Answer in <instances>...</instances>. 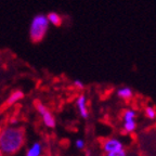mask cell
<instances>
[{"label":"cell","instance_id":"obj_1","mask_svg":"<svg viewBox=\"0 0 156 156\" xmlns=\"http://www.w3.org/2000/svg\"><path fill=\"white\" fill-rule=\"evenodd\" d=\"M25 130L23 127L10 126L0 129V154L2 156H12L24 146Z\"/></svg>","mask_w":156,"mask_h":156},{"label":"cell","instance_id":"obj_2","mask_svg":"<svg viewBox=\"0 0 156 156\" xmlns=\"http://www.w3.org/2000/svg\"><path fill=\"white\" fill-rule=\"evenodd\" d=\"M49 28V20L47 15L37 14L33 17L29 26V37L34 44L41 41L44 38Z\"/></svg>","mask_w":156,"mask_h":156},{"label":"cell","instance_id":"obj_3","mask_svg":"<svg viewBox=\"0 0 156 156\" xmlns=\"http://www.w3.org/2000/svg\"><path fill=\"white\" fill-rule=\"evenodd\" d=\"M35 106H36L37 112L39 113V115L41 117L42 122H44V126L48 127V128H54L56 124L55 118H54L53 114L48 110V107L44 104H42L41 102H39V101H36Z\"/></svg>","mask_w":156,"mask_h":156},{"label":"cell","instance_id":"obj_4","mask_svg":"<svg viewBox=\"0 0 156 156\" xmlns=\"http://www.w3.org/2000/svg\"><path fill=\"white\" fill-rule=\"evenodd\" d=\"M102 149L104 153H112V152L124 150V144L120 140L116 138H107L102 141Z\"/></svg>","mask_w":156,"mask_h":156},{"label":"cell","instance_id":"obj_5","mask_svg":"<svg viewBox=\"0 0 156 156\" xmlns=\"http://www.w3.org/2000/svg\"><path fill=\"white\" fill-rule=\"evenodd\" d=\"M76 107H77L78 113L83 118H88L89 116V111H88V102L87 98L85 94H80L76 99Z\"/></svg>","mask_w":156,"mask_h":156},{"label":"cell","instance_id":"obj_6","mask_svg":"<svg viewBox=\"0 0 156 156\" xmlns=\"http://www.w3.org/2000/svg\"><path fill=\"white\" fill-rule=\"evenodd\" d=\"M44 146L40 142H34L26 151V156H42Z\"/></svg>","mask_w":156,"mask_h":156},{"label":"cell","instance_id":"obj_7","mask_svg":"<svg viewBox=\"0 0 156 156\" xmlns=\"http://www.w3.org/2000/svg\"><path fill=\"white\" fill-rule=\"evenodd\" d=\"M23 98H24L23 91H21V90L13 91V92L8 97L7 101H5V105H8V106H12V105L16 104L19 101L22 100Z\"/></svg>","mask_w":156,"mask_h":156},{"label":"cell","instance_id":"obj_8","mask_svg":"<svg viewBox=\"0 0 156 156\" xmlns=\"http://www.w3.org/2000/svg\"><path fill=\"white\" fill-rule=\"evenodd\" d=\"M117 95H118V98L122 99V100L128 101L133 97V91L129 87H122L117 90Z\"/></svg>","mask_w":156,"mask_h":156},{"label":"cell","instance_id":"obj_9","mask_svg":"<svg viewBox=\"0 0 156 156\" xmlns=\"http://www.w3.org/2000/svg\"><path fill=\"white\" fill-rule=\"evenodd\" d=\"M49 20V23L53 24L54 26H61L62 25V16L56 12H50L47 15Z\"/></svg>","mask_w":156,"mask_h":156},{"label":"cell","instance_id":"obj_10","mask_svg":"<svg viewBox=\"0 0 156 156\" xmlns=\"http://www.w3.org/2000/svg\"><path fill=\"white\" fill-rule=\"evenodd\" d=\"M136 129V120H130V122H122V130L125 133H132Z\"/></svg>","mask_w":156,"mask_h":156},{"label":"cell","instance_id":"obj_11","mask_svg":"<svg viewBox=\"0 0 156 156\" xmlns=\"http://www.w3.org/2000/svg\"><path fill=\"white\" fill-rule=\"evenodd\" d=\"M136 112L132 108H127L122 113V122H130V120H136Z\"/></svg>","mask_w":156,"mask_h":156},{"label":"cell","instance_id":"obj_12","mask_svg":"<svg viewBox=\"0 0 156 156\" xmlns=\"http://www.w3.org/2000/svg\"><path fill=\"white\" fill-rule=\"evenodd\" d=\"M144 114L145 116L151 120H154L156 118V110L155 107L152 106V105H147V106L144 108Z\"/></svg>","mask_w":156,"mask_h":156},{"label":"cell","instance_id":"obj_13","mask_svg":"<svg viewBox=\"0 0 156 156\" xmlns=\"http://www.w3.org/2000/svg\"><path fill=\"white\" fill-rule=\"evenodd\" d=\"M105 156H127V153L124 149V150H120V151L112 152V153H106Z\"/></svg>","mask_w":156,"mask_h":156},{"label":"cell","instance_id":"obj_14","mask_svg":"<svg viewBox=\"0 0 156 156\" xmlns=\"http://www.w3.org/2000/svg\"><path fill=\"white\" fill-rule=\"evenodd\" d=\"M75 145H76V147H77V149L83 150V149H85V146H86V143H85V141H83V139H77L75 141Z\"/></svg>","mask_w":156,"mask_h":156},{"label":"cell","instance_id":"obj_15","mask_svg":"<svg viewBox=\"0 0 156 156\" xmlns=\"http://www.w3.org/2000/svg\"><path fill=\"white\" fill-rule=\"evenodd\" d=\"M74 86H75L77 89H79V90H83V88H85L83 83L81 80H79V79H76V80H74Z\"/></svg>","mask_w":156,"mask_h":156},{"label":"cell","instance_id":"obj_16","mask_svg":"<svg viewBox=\"0 0 156 156\" xmlns=\"http://www.w3.org/2000/svg\"><path fill=\"white\" fill-rule=\"evenodd\" d=\"M0 156H2V155H1V154H0Z\"/></svg>","mask_w":156,"mask_h":156}]
</instances>
